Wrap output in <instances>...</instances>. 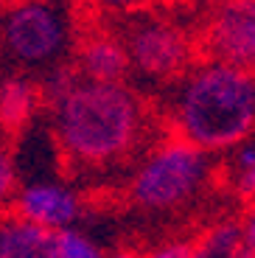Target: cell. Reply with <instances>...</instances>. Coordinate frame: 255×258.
Returning a JSON list of instances; mask_svg holds the SVG:
<instances>
[{"label":"cell","instance_id":"cell-1","mask_svg":"<svg viewBox=\"0 0 255 258\" xmlns=\"http://www.w3.org/2000/svg\"><path fill=\"white\" fill-rule=\"evenodd\" d=\"M171 123L177 138L211 155L236 149L255 132V73L216 59L188 68L177 79Z\"/></svg>","mask_w":255,"mask_h":258},{"label":"cell","instance_id":"cell-2","mask_svg":"<svg viewBox=\"0 0 255 258\" xmlns=\"http://www.w3.org/2000/svg\"><path fill=\"white\" fill-rule=\"evenodd\" d=\"M53 138L68 160L79 166H107L129 155L143 135L146 107L126 82L79 84L51 110Z\"/></svg>","mask_w":255,"mask_h":258},{"label":"cell","instance_id":"cell-3","mask_svg":"<svg viewBox=\"0 0 255 258\" xmlns=\"http://www.w3.org/2000/svg\"><path fill=\"white\" fill-rule=\"evenodd\" d=\"M73 48L65 0H9L0 9V53L14 71H45Z\"/></svg>","mask_w":255,"mask_h":258},{"label":"cell","instance_id":"cell-4","mask_svg":"<svg viewBox=\"0 0 255 258\" xmlns=\"http://www.w3.org/2000/svg\"><path fill=\"white\" fill-rule=\"evenodd\" d=\"M211 171V152L174 135L143 157L129 182V200L143 211H174L202 191Z\"/></svg>","mask_w":255,"mask_h":258},{"label":"cell","instance_id":"cell-5","mask_svg":"<svg viewBox=\"0 0 255 258\" xmlns=\"http://www.w3.org/2000/svg\"><path fill=\"white\" fill-rule=\"evenodd\" d=\"M118 39L126 48L129 68L146 82H177L191 68V39L171 20L149 12H129Z\"/></svg>","mask_w":255,"mask_h":258},{"label":"cell","instance_id":"cell-6","mask_svg":"<svg viewBox=\"0 0 255 258\" xmlns=\"http://www.w3.org/2000/svg\"><path fill=\"white\" fill-rule=\"evenodd\" d=\"M211 59L255 73V0H219L205 26Z\"/></svg>","mask_w":255,"mask_h":258},{"label":"cell","instance_id":"cell-7","mask_svg":"<svg viewBox=\"0 0 255 258\" xmlns=\"http://www.w3.org/2000/svg\"><path fill=\"white\" fill-rule=\"evenodd\" d=\"M12 208L20 219L34 222L53 233L76 227L84 216V202L79 191L56 180H31L17 185Z\"/></svg>","mask_w":255,"mask_h":258},{"label":"cell","instance_id":"cell-8","mask_svg":"<svg viewBox=\"0 0 255 258\" xmlns=\"http://www.w3.org/2000/svg\"><path fill=\"white\" fill-rule=\"evenodd\" d=\"M76 64L79 76L84 82H101V84H115L126 82L132 68H129V56L118 34H93L84 37L76 48Z\"/></svg>","mask_w":255,"mask_h":258},{"label":"cell","instance_id":"cell-9","mask_svg":"<svg viewBox=\"0 0 255 258\" xmlns=\"http://www.w3.org/2000/svg\"><path fill=\"white\" fill-rule=\"evenodd\" d=\"M42 98H39L37 79L26 71H9L0 76V129L20 132L37 118Z\"/></svg>","mask_w":255,"mask_h":258},{"label":"cell","instance_id":"cell-10","mask_svg":"<svg viewBox=\"0 0 255 258\" xmlns=\"http://www.w3.org/2000/svg\"><path fill=\"white\" fill-rule=\"evenodd\" d=\"M0 258H56V233L17 213L0 219Z\"/></svg>","mask_w":255,"mask_h":258},{"label":"cell","instance_id":"cell-11","mask_svg":"<svg viewBox=\"0 0 255 258\" xmlns=\"http://www.w3.org/2000/svg\"><path fill=\"white\" fill-rule=\"evenodd\" d=\"M82 84V76H79L76 64L62 59V62H53L51 68L39 71V79H37V87H39V98H42V107L53 110L56 104H62L65 98L71 96Z\"/></svg>","mask_w":255,"mask_h":258},{"label":"cell","instance_id":"cell-12","mask_svg":"<svg viewBox=\"0 0 255 258\" xmlns=\"http://www.w3.org/2000/svg\"><path fill=\"white\" fill-rule=\"evenodd\" d=\"M241 247V222H222L211 227L197 244H191V258H230Z\"/></svg>","mask_w":255,"mask_h":258},{"label":"cell","instance_id":"cell-13","mask_svg":"<svg viewBox=\"0 0 255 258\" xmlns=\"http://www.w3.org/2000/svg\"><path fill=\"white\" fill-rule=\"evenodd\" d=\"M233 188L238 200H255V141H244L233 152Z\"/></svg>","mask_w":255,"mask_h":258},{"label":"cell","instance_id":"cell-14","mask_svg":"<svg viewBox=\"0 0 255 258\" xmlns=\"http://www.w3.org/2000/svg\"><path fill=\"white\" fill-rule=\"evenodd\" d=\"M56 258H104L101 247L79 227L56 233Z\"/></svg>","mask_w":255,"mask_h":258},{"label":"cell","instance_id":"cell-15","mask_svg":"<svg viewBox=\"0 0 255 258\" xmlns=\"http://www.w3.org/2000/svg\"><path fill=\"white\" fill-rule=\"evenodd\" d=\"M17 185H20V180H17V163H14V155L0 143V211L12 208Z\"/></svg>","mask_w":255,"mask_h":258},{"label":"cell","instance_id":"cell-16","mask_svg":"<svg viewBox=\"0 0 255 258\" xmlns=\"http://www.w3.org/2000/svg\"><path fill=\"white\" fill-rule=\"evenodd\" d=\"M143 258H191V241H171V244L157 247Z\"/></svg>","mask_w":255,"mask_h":258},{"label":"cell","instance_id":"cell-17","mask_svg":"<svg viewBox=\"0 0 255 258\" xmlns=\"http://www.w3.org/2000/svg\"><path fill=\"white\" fill-rule=\"evenodd\" d=\"M101 12H109V14H129V12H138L143 9L146 0H93Z\"/></svg>","mask_w":255,"mask_h":258},{"label":"cell","instance_id":"cell-18","mask_svg":"<svg viewBox=\"0 0 255 258\" xmlns=\"http://www.w3.org/2000/svg\"><path fill=\"white\" fill-rule=\"evenodd\" d=\"M241 239H244V247H247V250H255V205H252V211L247 213V219L241 222Z\"/></svg>","mask_w":255,"mask_h":258},{"label":"cell","instance_id":"cell-19","mask_svg":"<svg viewBox=\"0 0 255 258\" xmlns=\"http://www.w3.org/2000/svg\"><path fill=\"white\" fill-rule=\"evenodd\" d=\"M230 258H255V250H247V247H241V250H236Z\"/></svg>","mask_w":255,"mask_h":258},{"label":"cell","instance_id":"cell-20","mask_svg":"<svg viewBox=\"0 0 255 258\" xmlns=\"http://www.w3.org/2000/svg\"><path fill=\"white\" fill-rule=\"evenodd\" d=\"M109 258H138L135 252H126V250H121V252H112Z\"/></svg>","mask_w":255,"mask_h":258}]
</instances>
